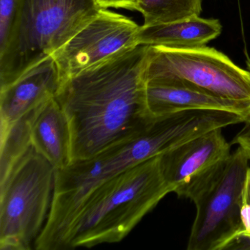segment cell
Wrapping results in <instances>:
<instances>
[{
	"mask_svg": "<svg viewBox=\"0 0 250 250\" xmlns=\"http://www.w3.org/2000/svg\"><path fill=\"white\" fill-rule=\"evenodd\" d=\"M203 0H140L137 11L144 26L172 22L200 16Z\"/></svg>",
	"mask_w": 250,
	"mask_h": 250,
	"instance_id": "cell-14",
	"label": "cell"
},
{
	"mask_svg": "<svg viewBox=\"0 0 250 250\" xmlns=\"http://www.w3.org/2000/svg\"><path fill=\"white\" fill-rule=\"evenodd\" d=\"M220 21L194 16L172 22L140 26V45L172 48L206 46L222 33Z\"/></svg>",
	"mask_w": 250,
	"mask_h": 250,
	"instance_id": "cell-13",
	"label": "cell"
},
{
	"mask_svg": "<svg viewBox=\"0 0 250 250\" xmlns=\"http://www.w3.org/2000/svg\"><path fill=\"white\" fill-rule=\"evenodd\" d=\"M60 84L58 66L50 56L9 85L0 88L1 130L8 128L48 99L55 97Z\"/></svg>",
	"mask_w": 250,
	"mask_h": 250,
	"instance_id": "cell-10",
	"label": "cell"
},
{
	"mask_svg": "<svg viewBox=\"0 0 250 250\" xmlns=\"http://www.w3.org/2000/svg\"><path fill=\"white\" fill-rule=\"evenodd\" d=\"M172 188L161 168V156L147 159L104 181L76 212L62 250L122 241Z\"/></svg>",
	"mask_w": 250,
	"mask_h": 250,
	"instance_id": "cell-3",
	"label": "cell"
},
{
	"mask_svg": "<svg viewBox=\"0 0 250 250\" xmlns=\"http://www.w3.org/2000/svg\"><path fill=\"white\" fill-rule=\"evenodd\" d=\"M97 0H17L0 50V88L52 56L100 13Z\"/></svg>",
	"mask_w": 250,
	"mask_h": 250,
	"instance_id": "cell-4",
	"label": "cell"
},
{
	"mask_svg": "<svg viewBox=\"0 0 250 250\" xmlns=\"http://www.w3.org/2000/svg\"><path fill=\"white\" fill-rule=\"evenodd\" d=\"M249 69H250V62L249 63Z\"/></svg>",
	"mask_w": 250,
	"mask_h": 250,
	"instance_id": "cell-20",
	"label": "cell"
},
{
	"mask_svg": "<svg viewBox=\"0 0 250 250\" xmlns=\"http://www.w3.org/2000/svg\"><path fill=\"white\" fill-rule=\"evenodd\" d=\"M97 2L104 9L112 8L137 11L140 0H97Z\"/></svg>",
	"mask_w": 250,
	"mask_h": 250,
	"instance_id": "cell-19",
	"label": "cell"
},
{
	"mask_svg": "<svg viewBox=\"0 0 250 250\" xmlns=\"http://www.w3.org/2000/svg\"><path fill=\"white\" fill-rule=\"evenodd\" d=\"M36 108L8 128L1 130L0 181L6 176L16 161L31 146L30 121Z\"/></svg>",
	"mask_w": 250,
	"mask_h": 250,
	"instance_id": "cell-15",
	"label": "cell"
},
{
	"mask_svg": "<svg viewBox=\"0 0 250 250\" xmlns=\"http://www.w3.org/2000/svg\"><path fill=\"white\" fill-rule=\"evenodd\" d=\"M148 49L139 45L61 83L55 99L69 125L70 163L138 135L151 124L146 98Z\"/></svg>",
	"mask_w": 250,
	"mask_h": 250,
	"instance_id": "cell-1",
	"label": "cell"
},
{
	"mask_svg": "<svg viewBox=\"0 0 250 250\" xmlns=\"http://www.w3.org/2000/svg\"><path fill=\"white\" fill-rule=\"evenodd\" d=\"M146 80L183 84L232 100L250 102V70L206 46H149Z\"/></svg>",
	"mask_w": 250,
	"mask_h": 250,
	"instance_id": "cell-7",
	"label": "cell"
},
{
	"mask_svg": "<svg viewBox=\"0 0 250 250\" xmlns=\"http://www.w3.org/2000/svg\"><path fill=\"white\" fill-rule=\"evenodd\" d=\"M241 219L244 242L250 248V167L247 171L241 203Z\"/></svg>",
	"mask_w": 250,
	"mask_h": 250,
	"instance_id": "cell-17",
	"label": "cell"
},
{
	"mask_svg": "<svg viewBox=\"0 0 250 250\" xmlns=\"http://www.w3.org/2000/svg\"><path fill=\"white\" fill-rule=\"evenodd\" d=\"M146 104L153 118L188 111H218L250 116V102L232 100L192 87L147 82Z\"/></svg>",
	"mask_w": 250,
	"mask_h": 250,
	"instance_id": "cell-11",
	"label": "cell"
},
{
	"mask_svg": "<svg viewBox=\"0 0 250 250\" xmlns=\"http://www.w3.org/2000/svg\"><path fill=\"white\" fill-rule=\"evenodd\" d=\"M56 168L30 146L0 181V249L29 250L49 217Z\"/></svg>",
	"mask_w": 250,
	"mask_h": 250,
	"instance_id": "cell-5",
	"label": "cell"
},
{
	"mask_svg": "<svg viewBox=\"0 0 250 250\" xmlns=\"http://www.w3.org/2000/svg\"><path fill=\"white\" fill-rule=\"evenodd\" d=\"M249 164L243 149L237 147L220 170L191 198L196 214L187 250H230L244 241L241 203Z\"/></svg>",
	"mask_w": 250,
	"mask_h": 250,
	"instance_id": "cell-6",
	"label": "cell"
},
{
	"mask_svg": "<svg viewBox=\"0 0 250 250\" xmlns=\"http://www.w3.org/2000/svg\"><path fill=\"white\" fill-rule=\"evenodd\" d=\"M244 128L236 134L231 145H236L241 147L248 158L250 163V116L244 123Z\"/></svg>",
	"mask_w": 250,
	"mask_h": 250,
	"instance_id": "cell-18",
	"label": "cell"
},
{
	"mask_svg": "<svg viewBox=\"0 0 250 250\" xmlns=\"http://www.w3.org/2000/svg\"><path fill=\"white\" fill-rule=\"evenodd\" d=\"M17 0H0V50L6 44L15 16Z\"/></svg>",
	"mask_w": 250,
	"mask_h": 250,
	"instance_id": "cell-16",
	"label": "cell"
},
{
	"mask_svg": "<svg viewBox=\"0 0 250 250\" xmlns=\"http://www.w3.org/2000/svg\"><path fill=\"white\" fill-rule=\"evenodd\" d=\"M140 26L131 19L101 10L72 39L52 55L64 80L139 46Z\"/></svg>",
	"mask_w": 250,
	"mask_h": 250,
	"instance_id": "cell-8",
	"label": "cell"
},
{
	"mask_svg": "<svg viewBox=\"0 0 250 250\" xmlns=\"http://www.w3.org/2000/svg\"><path fill=\"white\" fill-rule=\"evenodd\" d=\"M70 139L68 120L55 96L35 109L30 121L31 145L57 170L70 164Z\"/></svg>",
	"mask_w": 250,
	"mask_h": 250,
	"instance_id": "cell-12",
	"label": "cell"
},
{
	"mask_svg": "<svg viewBox=\"0 0 250 250\" xmlns=\"http://www.w3.org/2000/svg\"><path fill=\"white\" fill-rule=\"evenodd\" d=\"M222 129L205 133L161 155L164 178L178 197L191 200L229 159L232 145Z\"/></svg>",
	"mask_w": 250,
	"mask_h": 250,
	"instance_id": "cell-9",
	"label": "cell"
},
{
	"mask_svg": "<svg viewBox=\"0 0 250 250\" xmlns=\"http://www.w3.org/2000/svg\"><path fill=\"white\" fill-rule=\"evenodd\" d=\"M226 124L225 114L217 111H188L156 117L138 135L58 169L49 217L35 249L62 250L76 212L99 184L201 134L225 128Z\"/></svg>",
	"mask_w": 250,
	"mask_h": 250,
	"instance_id": "cell-2",
	"label": "cell"
}]
</instances>
